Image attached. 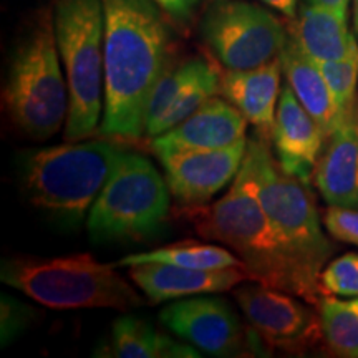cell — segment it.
<instances>
[{
    "label": "cell",
    "mask_w": 358,
    "mask_h": 358,
    "mask_svg": "<svg viewBox=\"0 0 358 358\" xmlns=\"http://www.w3.org/2000/svg\"><path fill=\"white\" fill-rule=\"evenodd\" d=\"M105 105L103 138L138 140L156 85L168 70L171 35L153 0H103Z\"/></svg>",
    "instance_id": "cell-1"
},
{
    "label": "cell",
    "mask_w": 358,
    "mask_h": 358,
    "mask_svg": "<svg viewBox=\"0 0 358 358\" xmlns=\"http://www.w3.org/2000/svg\"><path fill=\"white\" fill-rule=\"evenodd\" d=\"M127 151L113 138L19 151L15 168L20 191L60 229L75 231Z\"/></svg>",
    "instance_id": "cell-2"
},
{
    "label": "cell",
    "mask_w": 358,
    "mask_h": 358,
    "mask_svg": "<svg viewBox=\"0 0 358 358\" xmlns=\"http://www.w3.org/2000/svg\"><path fill=\"white\" fill-rule=\"evenodd\" d=\"M189 217L201 237L234 250L250 280L319 306L264 211L244 161L229 192L209 208H192Z\"/></svg>",
    "instance_id": "cell-3"
},
{
    "label": "cell",
    "mask_w": 358,
    "mask_h": 358,
    "mask_svg": "<svg viewBox=\"0 0 358 358\" xmlns=\"http://www.w3.org/2000/svg\"><path fill=\"white\" fill-rule=\"evenodd\" d=\"M244 164L256 182L259 199L280 243L320 303L319 277L334 254V245L322 229L308 182L285 173L272 156L268 141L259 136L249 140Z\"/></svg>",
    "instance_id": "cell-4"
},
{
    "label": "cell",
    "mask_w": 358,
    "mask_h": 358,
    "mask_svg": "<svg viewBox=\"0 0 358 358\" xmlns=\"http://www.w3.org/2000/svg\"><path fill=\"white\" fill-rule=\"evenodd\" d=\"M116 264L98 262L92 254L15 256L0 264V279L55 310L113 308L129 312L141 307V295L116 272Z\"/></svg>",
    "instance_id": "cell-5"
},
{
    "label": "cell",
    "mask_w": 358,
    "mask_h": 358,
    "mask_svg": "<svg viewBox=\"0 0 358 358\" xmlns=\"http://www.w3.org/2000/svg\"><path fill=\"white\" fill-rule=\"evenodd\" d=\"M57 48L70 93L65 140L78 141L100 129L105 105V8L103 0H57Z\"/></svg>",
    "instance_id": "cell-6"
},
{
    "label": "cell",
    "mask_w": 358,
    "mask_h": 358,
    "mask_svg": "<svg viewBox=\"0 0 358 358\" xmlns=\"http://www.w3.org/2000/svg\"><path fill=\"white\" fill-rule=\"evenodd\" d=\"M60 62L53 19L47 13L13 50L3 87L8 118L32 140L55 136L69 118V83Z\"/></svg>",
    "instance_id": "cell-7"
},
{
    "label": "cell",
    "mask_w": 358,
    "mask_h": 358,
    "mask_svg": "<svg viewBox=\"0 0 358 358\" xmlns=\"http://www.w3.org/2000/svg\"><path fill=\"white\" fill-rule=\"evenodd\" d=\"M169 191L146 156L127 151L87 217V231L95 244L146 243L166 232Z\"/></svg>",
    "instance_id": "cell-8"
},
{
    "label": "cell",
    "mask_w": 358,
    "mask_h": 358,
    "mask_svg": "<svg viewBox=\"0 0 358 358\" xmlns=\"http://www.w3.org/2000/svg\"><path fill=\"white\" fill-rule=\"evenodd\" d=\"M201 37L227 70H249L280 55L287 32L266 8L243 0H214L199 24Z\"/></svg>",
    "instance_id": "cell-9"
},
{
    "label": "cell",
    "mask_w": 358,
    "mask_h": 358,
    "mask_svg": "<svg viewBox=\"0 0 358 358\" xmlns=\"http://www.w3.org/2000/svg\"><path fill=\"white\" fill-rule=\"evenodd\" d=\"M166 329L206 355L231 358L266 355L268 347L252 329H245L231 303L208 294L174 302L159 312Z\"/></svg>",
    "instance_id": "cell-10"
},
{
    "label": "cell",
    "mask_w": 358,
    "mask_h": 358,
    "mask_svg": "<svg viewBox=\"0 0 358 358\" xmlns=\"http://www.w3.org/2000/svg\"><path fill=\"white\" fill-rule=\"evenodd\" d=\"M297 295L267 285L245 284L234 290L237 306L250 329L268 348L284 352H306L317 345L322 335L320 315L310 303L297 301Z\"/></svg>",
    "instance_id": "cell-11"
},
{
    "label": "cell",
    "mask_w": 358,
    "mask_h": 358,
    "mask_svg": "<svg viewBox=\"0 0 358 358\" xmlns=\"http://www.w3.org/2000/svg\"><path fill=\"white\" fill-rule=\"evenodd\" d=\"M243 138L221 150L176 151L156 155L166 173L169 191L187 208L203 206L236 179L248 151Z\"/></svg>",
    "instance_id": "cell-12"
},
{
    "label": "cell",
    "mask_w": 358,
    "mask_h": 358,
    "mask_svg": "<svg viewBox=\"0 0 358 358\" xmlns=\"http://www.w3.org/2000/svg\"><path fill=\"white\" fill-rule=\"evenodd\" d=\"M245 128L243 113L232 103L214 96L178 127L151 138V151L161 155L221 150L245 138Z\"/></svg>",
    "instance_id": "cell-13"
},
{
    "label": "cell",
    "mask_w": 358,
    "mask_h": 358,
    "mask_svg": "<svg viewBox=\"0 0 358 358\" xmlns=\"http://www.w3.org/2000/svg\"><path fill=\"white\" fill-rule=\"evenodd\" d=\"M325 140V133L297 100L292 88L289 85L282 88L272 133L282 169L310 185Z\"/></svg>",
    "instance_id": "cell-14"
},
{
    "label": "cell",
    "mask_w": 358,
    "mask_h": 358,
    "mask_svg": "<svg viewBox=\"0 0 358 358\" xmlns=\"http://www.w3.org/2000/svg\"><path fill=\"white\" fill-rule=\"evenodd\" d=\"M312 179L329 206L358 209V101L327 138Z\"/></svg>",
    "instance_id": "cell-15"
},
{
    "label": "cell",
    "mask_w": 358,
    "mask_h": 358,
    "mask_svg": "<svg viewBox=\"0 0 358 358\" xmlns=\"http://www.w3.org/2000/svg\"><path fill=\"white\" fill-rule=\"evenodd\" d=\"M129 279L153 303L203 294L226 292L236 289L244 280H250L245 268L241 266L219 271H201L161 262L131 266Z\"/></svg>",
    "instance_id": "cell-16"
},
{
    "label": "cell",
    "mask_w": 358,
    "mask_h": 358,
    "mask_svg": "<svg viewBox=\"0 0 358 358\" xmlns=\"http://www.w3.org/2000/svg\"><path fill=\"white\" fill-rule=\"evenodd\" d=\"M282 62L277 57L249 70H227L221 77V93L254 124L262 140H272L280 98Z\"/></svg>",
    "instance_id": "cell-17"
},
{
    "label": "cell",
    "mask_w": 358,
    "mask_h": 358,
    "mask_svg": "<svg viewBox=\"0 0 358 358\" xmlns=\"http://www.w3.org/2000/svg\"><path fill=\"white\" fill-rule=\"evenodd\" d=\"M279 58L294 95L329 138V134L337 128L342 116L335 106L334 96L322 75L319 64L312 60L290 35L280 50Z\"/></svg>",
    "instance_id": "cell-18"
},
{
    "label": "cell",
    "mask_w": 358,
    "mask_h": 358,
    "mask_svg": "<svg viewBox=\"0 0 358 358\" xmlns=\"http://www.w3.org/2000/svg\"><path fill=\"white\" fill-rule=\"evenodd\" d=\"M290 37L315 62L342 60L357 43L355 35L348 32L347 19L310 3L295 15Z\"/></svg>",
    "instance_id": "cell-19"
},
{
    "label": "cell",
    "mask_w": 358,
    "mask_h": 358,
    "mask_svg": "<svg viewBox=\"0 0 358 358\" xmlns=\"http://www.w3.org/2000/svg\"><path fill=\"white\" fill-rule=\"evenodd\" d=\"M161 262L173 264V266L201 268V271H219V268L244 267L239 257L229 252L227 249L213 244H201L196 241H182V243L166 245L148 252H138L124 256L116 262L118 267H131L136 264Z\"/></svg>",
    "instance_id": "cell-20"
},
{
    "label": "cell",
    "mask_w": 358,
    "mask_h": 358,
    "mask_svg": "<svg viewBox=\"0 0 358 358\" xmlns=\"http://www.w3.org/2000/svg\"><path fill=\"white\" fill-rule=\"evenodd\" d=\"M319 307L322 335L330 350L340 357L358 358V297L352 301L322 297Z\"/></svg>",
    "instance_id": "cell-21"
},
{
    "label": "cell",
    "mask_w": 358,
    "mask_h": 358,
    "mask_svg": "<svg viewBox=\"0 0 358 358\" xmlns=\"http://www.w3.org/2000/svg\"><path fill=\"white\" fill-rule=\"evenodd\" d=\"M161 334L136 315L120 317L111 327L108 347L100 350L95 357L108 352L105 357L116 358H153L158 357Z\"/></svg>",
    "instance_id": "cell-22"
},
{
    "label": "cell",
    "mask_w": 358,
    "mask_h": 358,
    "mask_svg": "<svg viewBox=\"0 0 358 358\" xmlns=\"http://www.w3.org/2000/svg\"><path fill=\"white\" fill-rule=\"evenodd\" d=\"M217 92H221V77H219L216 69L211 65L185 92H181V95L168 106V110L161 115V118L153 127L146 129L145 134L151 140V138L178 127L179 123L185 122L187 116H191L196 110H199L206 101L216 96Z\"/></svg>",
    "instance_id": "cell-23"
},
{
    "label": "cell",
    "mask_w": 358,
    "mask_h": 358,
    "mask_svg": "<svg viewBox=\"0 0 358 358\" xmlns=\"http://www.w3.org/2000/svg\"><path fill=\"white\" fill-rule=\"evenodd\" d=\"M209 66H211V64L206 62L204 58L194 57L164 71L163 77L159 78L158 85H156L153 95H151L150 106H148L146 129L153 127L161 118V115L168 110V106L181 95V92H185Z\"/></svg>",
    "instance_id": "cell-24"
},
{
    "label": "cell",
    "mask_w": 358,
    "mask_h": 358,
    "mask_svg": "<svg viewBox=\"0 0 358 358\" xmlns=\"http://www.w3.org/2000/svg\"><path fill=\"white\" fill-rule=\"evenodd\" d=\"M317 64L329 85L340 116H343L358 101V43L353 45L350 53L342 60L317 62Z\"/></svg>",
    "instance_id": "cell-25"
},
{
    "label": "cell",
    "mask_w": 358,
    "mask_h": 358,
    "mask_svg": "<svg viewBox=\"0 0 358 358\" xmlns=\"http://www.w3.org/2000/svg\"><path fill=\"white\" fill-rule=\"evenodd\" d=\"M322 297H358V254L347 252L322 268Z\"/></svg>",
    "instance_id": "cell-26"
},
{
    "label": "cell",
    "mask_w": 358,
    "mask_h": 358,
    "mask_svg": "<svg viewBox=\"0 0 358 358\" xmlns=\"http://www.w3.org/2000/svg\"><path fill=\"white\" fill-rule=\"evenodd\" d=\"M37 310L12 295H0V343L10 345L34 324Z\"/></svg>",
    "instance_id": "cell-27"
},
{
    "label": "cell",
    "mask_w": 358,
    "mask_h": 358,
    "mask_svg": "<svg viewBox=\"0 0 358 358\" xmlns=\"http://www.w3.org/2000/svg\"><path fill=\"white\" fill-rule=\"evenodd\" d=\"M324 224L329 234L340 243L358 245V209L329 206Z\"/></svg>",
    "instance_id": "cell-28"
},
{
    "label": "cell",
    "mask_w": 358,
    "mask_h": 358,
    "mask_svg": "<svg viewBox=\"0 0 358 358\" xmlns=\"http://www.w3.org/2000/svg\"><path fill=\"white\" fill-rule=\"evenodd\" d=\"M176 24L186 25L198 12L201 0H153Z\"/></svg>",
    "instance_id": "cell-29"
},
{
    "label": "cell",
    "mask_w": 358,
    "mask_h": 358,
    "mask_svg": "<svg viewBox=\"0 0 358 358\" xmlns=\"http://www.w3.org/2000/svg\"><path fill=\"white\" fill-rule=\"evenodd\" d=\"M158 357L163 358H191V357H201L194 348L186 345V343L176 342V340L168 337V335L161 334L159 337V348H158Z\"/></svg>",
    "instance_id": "cell-30"
},
{
    "label": "cell",
    "mask_w": 358,
    "mask_h": 358,
    "mask_svg": "<svg viewBox=\"0 0 358 358\" xmlns=\"http://www.w3.org/2000/svg\"><path fill=\"white\" fill-rule=\"evenodd\" d=\"M310 6L325 8V10H330L337 13L342 19H347L348 17V6H350V0H307Z\"/></svg>",
    "instance_id": "cell-31"
},
{
    "label": "cell",
    "mask_w": 358,
    "mask_h": 358,
    "mask_svg": "<svg viewBox=\"0 0 358 358\" xmlns=\"http://www.w3.org/2000/svg\"><path fill=\"white\" fill-rule=\"evenodd\" d=\"M262 2L284 13L289 19H295V15H297V0H262Z\"/></svg>",
    "instance_id": "cell-32"
},
{
    "label": "cell",
    "mask_w": 358,
    "mask_h": 358,
    "mask_svg": "<svg viewBox=\"0 0 358 358\" xmlns=\"http://www.w3.org/2000/svg\"><path fill=\"white\" fill-rule=\"evenodd\" d=\"M353 24H355V32L358 35V0L353 2Z\"/></svg>",
    "instance_id": "cell-33"
}]
</instances>
